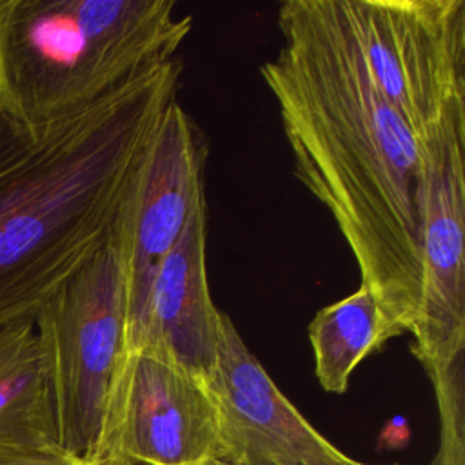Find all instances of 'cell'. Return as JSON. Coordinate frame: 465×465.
<instances>
[{
  "label": "cell",
  "instance_id": "obj_11",
  "mask_svg": "<svg viewBox=\"0 0 465 465\" xmlns=\"http://www.w3.org/2000/svg\"><path fill=\"white\" fill-rule=\"evenodd\" d=\"M0 441L60 449L51 381L33 320L0 327Z\"/></svg>",
  "mask_w": 465,
  "mask_h": 465
},
{
  "label": "cell",
  "instance_id": "obj_12",
  "mask_svg": "<svg viewBox=\"0 0 465 465\" xmlns=\"http://www.w3.org/2000/svg\"><path fill=\"white\" fill-rule=\"evenodd\" d=\"M401 334L405 331L383 312L374 294L358 285L349 296L322 307L307 325L318 383L327 392H345L354 369Z\"/></svg>",
  "mask_w": 465,
  "mask_h": 465
},
{
  "label": "cell",
  "instance_id": "obj_2",
  "mask_svg": "<svg viewBox=\"0 0 465 465\" xmlns=\"http://www.w3.org/2000/svg\"><path fill=\"white\" fill-rule=\"evenodd\" d=\"M180 74L174 58L42 125L0 111V327L33 320L105 243Z\"/></svg>",
  "mask_w": 465,
  "mask_h": 465
},
{
  "label": "cell",
  "instance_id": "obj_9",
  "mask_svg": "<svg viewBox=\"0 0 465 465\" xmlns=\"http://www.w3.org/2000/svg\"><path fill=\"white\" fill-rule=\"evenodd\" d=\"M202 383L218 418V463L361 465L283 396L225 312L220 314L216 358Z\"/></svg>",
  "mask_w": 465,
  "mask_h": 465
},
{
  "label": "cell",
  "instance_id": "obj_5",
  "mask_svg": "<svg viewBox=\"0 0 465 465\" xmlns=\"http://www.w3.org/2000/svg\"><path fill=\"white\" fill-rule=\"evenodd\" d=\"M33 323L51 381L58 445L96 465L107 396L127 356L125 280L111 232Z\"/></svg>",
  "mask_w": 465,
  "mask_h": 465
},
{
  "label": "cell",
  "instance_id": "obj_14",
  "mask_svg": "<svg viewBox=\"0 0 465 465\" xmlns=\"http://www.w3.org/2000/svg\"><path fill=\"white\" fill-rule=\"evenodd\" d=\"M209 465H225V463H218V461H213V463H209ZM361 465H367V463H361Z\"/></svg>",
  "mask_w": 465,
  "mask_h": 465
},
{
  "label": "cell",
  "instance_id": "obj_1",
  "mask_svg": "<svg viewBox=\"0 0 465 465\" xmlns=\"http://www.w3.org/2000/svg\"><path fill=\"white\" fill-rule=\"evenodd\" d=\"M262 65L296 178L329 211L383 312L407 334L420 302L421 140L374 84L347 0H287Z\"/></svg>",
  "mask_w": 465,
  "mask_h": 465
},
{
  "label": "cell",
  "instance_id": "obj_13",
  "mask_svg": "<svg viewBox=\"0 0 465 465\" xmlns=\"http://www.w3.org/2000/svg\"><path fill=\"white\" fill-rule=\"evenodd\" d=\"M0 465H91L62 449H31L0 441Z\"/></svg>",
  "mask_w": 465,
  "mask_h": 465
},
{
  "label": "cell",
  "instance_id": "obj_10",
  "mask_svg": "<svg viewBox=\"0 0 465 465\" xmlns=\"http://www.w3.org/2000/svg\"><path fill=\"white\" fill-rule=\"evenodd\" d=\"M220 314L207 282V202L203 198L154 274L133 352L160 356L202 381L216 358Z\"/></svg>",
  "mask_w": 465,
  "mask_h": 465
},
{
  "label": "cell",
  "instance_id": "obj_4",
  "mask_svg": "<svg viewBox=\"0 0 465 465\" xmlns=\"http://www.w3.org/2000/svg\"><path fill=\"white\" fill-rule=\"evenodd\" d=\"M420 140L425 216L411 351L438 407L440 445L429 465H465V104Z\"/></svg>",
  "mask_w": 465,
  "mask_h": 465
},
{
  "label": "cell",
  "instance_id": "obj_7",
  "mask_svg": "<svg viewBox=\"0 0 465 465\" xmlns=\"http://www.w3.org/2000/svg\"><path fill=\"white\" fill-rule=\"evenodd\" d=\"M205 133L174 100L163 109L125 191L111 236L125 280V343L133 352L154 274L205 198Z\"/></svg>",
  "mask_w": 465,
  "mask_h": 465
},
{
  "label": "cell",
  "instance_id": "obj_6",
  "mask_svg": "<svg viewBox=\"0 0 465 465\" xmlns=\"http://www.w3.org/2000/svg\"><path fill=\"white\" fill-rule=\"evenodd\" d=\"M367 69L420 138L465 104V0H347Z\"/></svg>",
  "mask_w": 465,
  "mask_h": 465
},
{
  "label": "cell",
  "instance_id": "obj_3",
  "mask_svg": "<svg viewBox=\"0 0 465 465\" xmlns=\"http://www.w3.org/2000/svg\"><path fill=\"white\" fill-rule=\"evenodd\" d=\"M191 29L174 0H0V111L65 118L174 60Z\"/></svg>",
  "mask_w": 465,
  "mask_h": 465
},
{
  "label": "cell",
  "instance_id": "obj_8",
  "mask_svg": "<svg viewBox=\"0 0 465 465\" xmlns=\"http://www.w3.org/2000/svg\"><path fill=\"white\" fill-rule=\"evenodd\" d=\"M218 452L203 383L160 356L127 352L107 396L96 465H209Z\"/></svg>",
  "mask_w": 465,
  "mask_h": 465
}]
</instances>
